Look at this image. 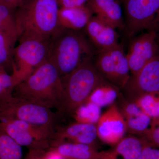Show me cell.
<instances>
[{
    "label": "cell",
    "instance_id": "cell-24",
    "mask_svg": "<svg viewBox=\"0 0 159 159\" xmlns=\"http://www.w3.org/2000/svg\"><path fill=\"white\" fill-rule=\"evenodd\" d=\"M17 39L0 33V66L5 69L10 65L12 67L14 45Z\"/></svg>",
    "mask_w": 159,
    "mask_h": 159
},
{
    "label": "cell",
    "instance_id": "cell-13",
    "mask_svg": "<svg viewBox=\"0 0 159 159\" xmlns=\"http://www.w3.org/2000/svg\"><path fill=\"white\" fill-rule=\"evenodd\" d=\"M116 29L96 16L93 15L84 30L97 52L112 48L119 44V35Z\"/></svg>",
    "mask_w": 159,
    "mask_h": 159
},
{
    "label": "cell",
    "instance_id": "cell-10",
    "mask_svg": "<svg viewBox=\"0 0 159 159\" xmlns=\"http://www.w3.org/2000/svg\"><path fill=\"white\" fill-rule=\"evenodd\" d=\"M126 57L131 75H135L159 54V43L153 30H147L132 37Z\"/></svg>",
    "mask_w": 159,
    "mask_h": 159
},
{
    "label": "cell",
    "instance_id": "cell-3",
    "mask_svg": "<svg viewBox=\"0 0 159 159\" xmlns=\"http://www.w3.org/2000/svg\"><path fill=\"white\" fill-rule=\"evenodd\" d=\"M48 60L61 77L70 74L86 60L93 58L96 51L81 31L58 28L50 39Z\"/></svg>",
    "mask_w": 159,
    "mask_h": 159
},
{
    "label": "cell",
    "instance_id": "cell-1",
    "mask_svg": "<svg viewBox=\"0 0 159 159\" xmlns=\"http://www.w3.org/2000/svg\"><path fill=\"white\" fill-rule=\"evenodd\" d=\"M57 0H31L15 10L19 41L49 40L58 29Z\"/></svg>",
    "mask_w": 159,
    "mask_h": 159
},
{
    "label": "cell",
    "instance_id": "cell-11",
    "mask_svg": "<svg viewBox=\"0 0 159 159\" xmlns=\"http://www.w3.org/2000/svg\"><path fill=\"white\" fill-rule=\"evenodd\" d=\"M123 96L134 101L144 94L159 93V54L135 75H131L122 89Z\"/></svg>",
    "mask_w": 159,
    "mask_h": 159
},
{
    "label": "cell",
    "instance_id": "cell-14",
    "mask_svg": "<svg viewBox=\"0 0 159 159\" xmlns=\"http://www.w3.org/2000/svg\"><path fill=\"white\" fill-rule=\"evenodd\" d=\"M117 100V106L125 120L126 132L133 135L142 136L149 128L152 119L135 102L125 98L122 93Z\"/></svg>",
    "mask_w": 159,
    "mask_h": 159
},
{
    "label": "cell",
    "instance_id": "cell-30",
    "mask_svg": "<svg viewBox=\"0 0 159 159\" xmlns=\"http://www.w3.org/2000/svg\"><path fill=\"white\" fill-rule=\"evenodd\" d=\"M30 1L31 0H0V5L16 10Z\"/></svg>",
    "mask_w": 159,
    "mask_h": 159
},
{
    "label": "cell",
    "instance_id": "cell-23",
    "mask_svg": "<svg viewBox=\"0 0 159 159\" xmlns=\"http://www.w3.org/2000/svg\"><path fill=\"white\" fill-rule=\"evenodd\" d=\"M0 33L18 39L15 10L0 5Z\"/></svg>",
    "mask_w": 159,
    "mask_h": 159
},
{
    "label": "cell",
    "instance_id": "cell-33",
    "mask_svg": "<svg viewBox=\"0 0 159 159\" xmlns=\"http://www.w3.org/2000/svg\"><path fill=\"white\" fill-rule=\"evenodd\" d=\"M2 117L1 116V115H0V121H2Z\"/></svg>",
    "mask_w": 159,
    "mask_h": 159
},
{
    "label": "cell",
    "instance_id": "cell-20",
    "mask_svg": "<svg viewBox=\"0 0 159 159\" xmlns=\"http://www.w3.org/2000/svg\"><path fill=\"white\" fill-rule=\"evenodd\" d=\"M120 90L116 86L106 80L94 89L86 101L95 103L101 108L107 106H110L118 99L121 93Z\"/></svg>",
    "mask_w": 159,
    "mask_h": 159
},
{
    "label": "cell",
    "instance_id": "cell-4",
    "mask_svg": "<svg viewBox=\"0 0 159 159\" xmlns=\"http://www.w3.org/2000/svg\"><path fill=\"white\" fill-rule=\"evenodd\" d=\"M93 58L86 60L70 74L61 77L63 94L57 110L60 113L73 116L94 89L106 80L94 66Z\"/></svg>",
    "mask_w": 159,
    "mask_h": 159
},
{
    "label": "cell",
    "instance_id": "cell-17",
    "mask_svg": "<svg viewBox=\"0 0 159 159\" xmlns=\"http://www.w3.org/2000/svg\"><path fill=\"white\" fill-rule=\"evenodd\" d=\"M146 144L141 137H124L112 149L100 152L98 159H137Z\"/></svg>",
    "mask_w": 159,
    "mask_h": 159
},
{
    "label": "cell",
    "instance_id": "cell-21",
    "mask_svg": "<svg viewBox=\"0 0 159 159\" xmlns=\"http://www.w3.org/2000/svg\"><path fill=\"white\" fill-rule=\"evenodd\" d=\"M0 159H23L20 146L5 131L0 123Z\"/></svg>",
    "mask_w": 159,
    "mask_h": 159
},
{
    "label": "cell",
    "instance_id": "cell-6",
    "mask_svg": "<svg viewBox=\"0 0 159 159\" xmlns=\"http://www.w3.org/2000/svg\"><path fill=\"white\" fill-rule=\"evenodd\" d=\"M0 115L2 120L18 119L54 131L59 117L51 108L14 96L10 101H0Z\"/></svg>",
    "mask_w": 159,
    "mask_h": 159
},
{
    "label": "cell",
    "instance_id": "cell-26",
    "mask_svg": "<svg viewBox=\"0 0 159 159\" xmlns=\"http://www.w3.org/2000/svg\"><path fill=\"white\" fill-rule=\"evenodd\" d=\"M16 86L12 75L6 72L3 67L0 66V101L7 102L13 98V92Z\"/></svg>",
    "mask_w": 159,
    "mask_h": 159
},
{
    "label": "cell",
    "instance_id": "cell-16",
    "mask_svg": "<svg viewBox=\"0 0 159 159\" xmlns=\"http://www.w3.org/2000/svg\"><path fill=\"white\" fill-rule=\"evenodd\" d=\"M86 5L93 14L115 29L125 28L123 11L117 0H87Z\"/></svg>",
    "mask_w": 159,
    "mask_h": 159
},
{
    "label": "cell",
    "instance_id": "cell-32",
    "mask_svg": "<svg viewBox=\"0 0 159 159\" xmlns=\"http://www.w3.org/2000/svg\"><path fill=\"white\" fill-rule=\"evenodd\" d=\"M150 30H153L155 32L159 43V12L155 19L152 25Z\"/></svg>",
    "mask_w": 159,
    "mask_h": 159
},
{
    "label": "cell",
    "instance_id": "cell-8",
    "mask_svg": "<svg viewBox=\"0 0 159 159\" xmlns=\"http://www.w3.org/2000/svg\"><path fill=\"white\" fill-rule=\"evenodd\" d=\"M0 123L9 136L21 147L42 151L50 148L53 130L16 119H4Z\"/></svg>",
    "mask_w": 159,
    "mask_h": 159
},
{
    "label": "cell",
    "instance_id": "cell-2",
    "mask_svg": "<svg viewBox=\"0 0 159 159\" xmlns=\"http://www.w3.org/2000/svg\"><path fill=\"white\" fill-rule=\"evenodd\" d=\"M13 96L51 109H59L63 94L61 77L49 60L15 87Z\"/></svg>",
    "mask_w": 159,
    "mask_h": 159
},
{
    "label": "cell",
    "instance_id": "cell-25",
    "mask_svg": "<svg viewBox=\"0 0 159 159\" xmlns=\"http://www.w3.org/2000/svg\"><path fill=\"white\" fill-rule=\"evenodd\" d=\"M134 102L152 119L159 117V93L144 94Z\"/></svg>",
    "mask_w": 159,
    "mask_h": 159
},
{
    "label": "cell",
    "instance_id": "cell-22",
    "mask_svg": "<svg viewBox=\"0 0 159 159\" xmlns=\"http://www.w3.org/2000/svg\"><path fill=\"white\" fill-rule=\"evenodd\" d=\"M101 115V107L86 101L77 109L73 116L77 122L96 125Z\"/></svg>",
    "mask_w": 159,
    "mask_h": 159
},
{
    "label": "cell",
    "instance_id": "cell-18",
    "mask_svg": "<svg viewBox=\"0 0 159 159\" xmlns=\"http://www.w3.org/2000/svg\"><path fill=\"white\" fill-rule=\"evenodd\" d=\"M93 15V12L87 5L72 8H59L58 28L81 31L84 30Z\"/></svg>",
    "mask_w": 159,
    "mask_h": 159
},
{
    "label": "cell",
    "instance_id": "cell-31",
    "mask_svg": "<svg viewBox=\"0 0 159 159\" xmlns=\"http://www.w3.org/2000/svg\"><path fill=\"white\" fill-rule=\"evenodd\" d=\"M44 151L34 149H29V153L25 159H42V154Z\"/></svg>",
    "mask_w": 159,
    "mask_h": 159
},
{
    "label": "cell",
    "instance_id": "cell-7",
    "mask_svg": "<svg viewBox=\"0 0 159 159\" xmlns=\"http://www.w3.org/2000/svg\"><path fill=\"white\" fill-rule=\"evenodd\" d=\"M93 61L97 70L106 80L122 90L131 74L126 54L120 44L97 51Z\"/></svg>",
    "mask_w": 159,
    "mask_h": 159
},
{
    "label": "cell",
    "instance_id": "cell-15",
    "mask_svg": "<svg viewBox=\"0 0 159 159\" xmlns=\"http://www.w3.org/2000/svg\"><path fill=\"white\" fill-rule=\"evenodd\" d=\"M97 138L96 124L76 122L64 127L56 129L51 146L64 142L94 145Z\"/></svg>",
    "mask_w": 159,
    "mask_h": 159
},
{
    "label": "cell",
    "instance_id": "cell-12",
    "mask_svg": "<svg viewBox=\"0 0 159 159\" xmlns=\"http://www.w3.org/2000/svg\"><path fill=\"white\" fill-rule=\"evenodd\" d=\"M96 126L97 137L106 144L113 146L124 138L126 132L125 120L115 103L101 115Z\"/></svg>",
    "mask_w": 159,
    "mask_h": 159
},
{
    "label": "cell",
    "instance_id": "cell-27",
    "mask_svg": "<svg viewBox=\"0 0 159 159\" xmlns=\"http://www.w3.org/2000/svg\"><path fill=\"white\" fill-rule=\"evenodd\" d=\"M140 137L148 145L159 148V117L152 119L149 128Z\"/></svg>",
    "mask_w": 159,
    "mask_h": 159
},
{
    "label": "cell",
    "instance_id": "cell-28",
    "mask_svg": "<svg viewBox=\"0 0 159 159\" xmlns=\"http://www.w3.org/2000/svg\"><path fill=\"white\" fill-rule=\"evenodd\" d=\"M137 159H159V148L146 144Z\"/></svg>",
    "mask_w": 159,
    "mask_h": 159
},
{
    "label": "cell",
    "instance_id": "cell-9",
    "mask_svg": "<svg viewBox=\"0 0 159 159\" xmlns=\"http://www.w3.org/2000/svg\"><path fill=\"white\" fill-rule=\"evenodd\" d=\"M125 31L131 38L150 30L159 12V0H122Z\"/></svg>",
    "mask_w": 159,
    "mask_h": 159
},
{
    "label": "cell",
    "instance_id": "cell-29",
    "mask_svg": "<svg viewBox=\"0 0 159 159\" xmlns=\"http://www.w3.org/2000/svg\"><path fill=\"white\" fill-rule=\"evenodd\" d=\"M59 8H72L86 5L87 0H57Z\"/></svg>",
    "mask_w": 159,
    "mask_h": 159
},
{
    "label": "cell",
    "instance_id": "cell-19",
    "mask_svg": "<svg viewBox=\"0 0 159 159\" xmlns=\"http://www.w3.org/2000/svg\"><path fill=\"white\" fill-rule=\"evenodd\" d=\"M48 149L63 159H98L100 154L94 145L72 142H60L51 145Z\"/></svg>",
    "mask_w": 159,
    "mask_h": 159
},
{
    "label": "cell",
    "instance_id": "cell-5",
    "mask_svg": "<svg viewBox=\"0 0 159 159\" xmlns=\"http://www.w3.org/2000/svg\"><path fill=\"white\" fill-rule=\"evenodd\" d=\"M50 51V39H26L19 41L13 54L11 74L16 86L48 60Z\"/></svg>",
    "mask_w": 159,
    "mask_h": 159
}]
</instances>
